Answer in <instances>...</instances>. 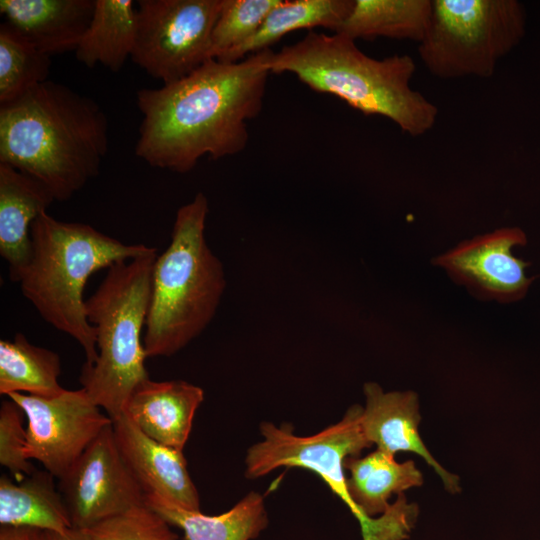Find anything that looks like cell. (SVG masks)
<instances>
[{"label":"cell","mask_w":540,"mask_h":540,"mask_svg":"<svg viewBox=\"0 0 540 540\" xmlns=\"http://www.w3.org/2000/svg\"><path fill=\"white\" fill-rule=\"evenodd\" d=\"M432 0H354L337 32L353 40L386 37L420 43L428 30Z\"/></svg>","instance_id":"obj_23"},{"label":"cell","mask_w":540,"mask_h":540,"mask_svg":"<svg viewBox=\"0 0 540 540\" xmlns=\"http://www.w3.org/2000/svg\"><path fill=\"white\" fill-rule=\"evenodd\" d=\"M50 58L3 22L0 25V105L19 99L47 81Z\"/></svg>","instance_id":"obj_25"},{"label":"cell","mask_w":540,"mask_h":540,"mask_svg":"<svg viewBox=\"0 0 540 540\" xmlns=\"http://www.w3.org/2000/svg\"><path fill=\"white\" fill-rule=\"evenodd\" d=\"M353 6L354 0H279L259 29L220 62H238L247 54L270 49L283 36L296 30L325 27L335 33Z\"/></svg>","instance_id":"obj_21"},{"label":"cell","mask_w":540,"mask_h":540,"mask_svg":"<svg viewBox=\"0 0 540 540\" xmlns=\"http://www.w3.org/2000/svg\"><path fill=\"white\" fill-rule=\"evenodd\" d=\"M222 0H138L130 59L169 84L210 60L211 38Z\"/></svg>","instance_id":"obj_9"},{"label":"cell","mask_w":540,"mask_h":540,"mask_svg":"<svg viewBox=\"0 0 540 540\" xmlns=\"http://www.w3.org/2000/svg\"><path fill=\"white\" fill-rule=\"evenodd\" d=\"M145 504L170 526L183 531V540H252L268 525L264 497L250 492L230 510L220 515L184 509L154 494H146Z\"/></svg>","instance_id":"obj_18"},{"label":"cell","mask_w":540,"mask_h":540,"mask_svg":"<svg viewBox=\"0 0 540 540\" xmlns=\"http://www.w3.org/2000/svg\"><path fill=\"white\" fill-rule=\"evenodd\" d=\"M279 0H222L211 38L210 57L222 61L262 25Z\"/></svg>","instance_id":"obj_26"},{"label":"cell","mask_w":540,"mask_h":540,"mask_svg":"<svg viewBox=\"0 0 540 540\" xmlns=\"http://www.w3.org/2000/svg\"><path fill=\"white\" fill-rule=\"evenodd\" d=\"M526 243L522 229L500 228L461 242L433 263L477 297L516 302L525 297L535 279L526 273L529 262L513 253L514 248Z\"/></svg>","instance_id":"obj_12"},{"label":"cell","mask_w":540,"mask_h":540,"mask_svg":"<svg viewBox=\"0 0 540 540\" xmlns=\"http://www.w3.org/2000/svg\"><path fill=\"white\" fill-rule=\"evenodd\" d=\"M108 119L92 98L47 80L0 105V163L43 183L66 201L100 172Z\"/></svg>","instance_id":"obj_2"},{"label":"cell","mask_w":540,"mask_h":540,"mask_svg":"<svg viewBox=\"0 0 540 540\" xmlns=\"http://www.w3.org/2000/svg\"><path fill=\"white\" fill-rule=\"evenodd\" d=\"M95 0H1L4 22L38 50L75 51L92 19Z\"/></svg>","instance_id":"obj_16"},{"label":"cell","mask_w":540,"mask_h":540,"mask_svg":"<svg viewBox=\"0 0 540 540\" xmlns=\"http://www.w3.org/2000/svg\"><path fill=\"white\" fill-rule=\"evenodd\" d=\"M41 540H90L87 530L71 528L66 532L43 531Z\"/></svg>","instance_id":"obj_30"},{"label":"cell","mask_w":540,"mask_h":540,"mask_svg":"<svg viewBox=\"0 0 540 540\" xmlns=\"http://www.w3.org/2000/svg\"><path fill=\"white\" fill-rule=\"evenodd\" d=\"M363 391L365 406L361 425L368 441L391 456L400 451L416 453L434 469L449 492L457 493L459 478L434 459L419 435L417 394L413 391L385 392L375 382L365 383Z\"/></svg>","instance_id":"obj_14"},{"label":"cell","mask_w":540,"mask_h":540,"mask_svg":"<svg viewBox=\"0 0 540 540\" xmlns=\"http://www.w3.org/2000/svg\"><path fill=\"white\" fill-rule=\"evenodd\" d=\"M157 249L116 262L85 301L94 328L97 359L83 365L80 383L90 398L115 420L135 388L149 379L141 333L146 324Z\"/></svg>","instance_id":"obj_6"},{"label":"cell","mask_w":540,"mask_h":540,"mask_svg":"<svg viewBox=\"0 0 540 540\" xmlns=\"http://www.w3.org/2000/svg\"><path fill=\"white\" fill-rule=\"evenodd\" d=\"M136 34L133 0H95L92 19L75 56L89 68L101 64L118 72L131 57Z\"/></svg>","instance_id":"obj_22"},{"label":"cell","mask_w":540,"mask_h":540,"mask_svg":"<svg viewBox=\"0 0 540 540\" xmlns=\"http://www.w3.org/2000/svg\"><path fill=\"white\" fill-rule=\"evenodd\" d=\"M42 530L23 526H1L0 540H41Z\"/></svg>","instance_id":"obj_29"},{"label":"cell","mask_w":540,"mask_h":540,"mask_svg":"<svg viewBox=\"0 0 540 540\" xmlns=\"http://www.w3.org/2000/svg\"><path fill=\"white\" fill-rule=\"evenodd\" d=\"M31 238L32 257L18 282L21 292L48 324L80 344L84 365L90 366L97 347L83 298L87 280L154 247L125 244L89 224L61 221L47 212L33 222Z\"/></svg>","instance_id":"obj_4"},{"label":"cell","mask_w":540,"mask_h":540,"mask_svg":"<svg viewBox=\"0 0 540 540\" xmlns=\"http://www.w3.org/2000/svg\"><path fill=\"white\" fill-rule=\"evenodd\" d=\"M87 532L90 540H177L170 525L146 505L107 518Z\"/></svg>","instance_id":"obj_27"},{"label":"cell","mask_w":540,"mask_h":540,"mask_svg":"<svg viewBox=\"0 0 540 540\" xmlns=\"http://www.w3.org/2000/svg\"><path fill=\"white\" fill-rule=\"evenodd\" d=\"M363 407L351 406L343 418L317 434L297 436L290 425L260 424L263 440L245 457V477L257 479L280 467H300L316 473L351 510L361 525L363 540H402L413 523L406 506L397 501L377 519H365L352 502L344 472L346 458L359 456L372 444L362 430Z\"/></svg>","instance_id":"obj_7"},{"label":"cell","mask_w":540,"mask_h":540,"mask_svg":"<svg viewBox=\"0 0 540 540\" xmlns=\"http://www.w3.org/2000/svg\"><path fill=\"white\" fill-rule=\"evenodd\" d=\"M47 470L36 469L17 482L0 477V524L63 533L73 528L64 499Z\"/></svg>","instance_id":"obj_19"},{"label":"cell","mask_w":540,"mask_h":540,"mask_svg":"<svg viewBox=\"0 0 540 540\" xmlns=\"http://www.w3.org/2000/svg\"><path fill=\"white\" fill-rule=\"evenodd\" d=\"M268 67L271 73H293L312 90L337 96L365 115L383 116L413 137L430 131L438 117V107L411 87L416 64L410 55L372 58L339 33L310 31L273 52Z\"/></svg>","instance_id":"obj_3"},{"label":"cell","mask_w":540,"mask_h":540,"mask_svg":"<svg viewBox=\"0 0 540 540\" xmlns=\"http://www.w3.org/2000/svg\"><path fill=\"white\" fill-rule=\"evenodd\" d=\"M27 421L26 457L61 478L113 420L101 412L84 388L43 397L24 393L9 396Z\"/></svg>","instance_id":"obj_10"},{"label":"cell","mask_w":540,"mask_h":540,"mask_svg":"<svg viewBox=\"0 0 540 540\" xmlns=\"http://www.w3.org/2000/svg\"><path fill=\"white\" fill-rule=\"evenodd\" d=\"M272 54L266 49L234 63L210 59L180 80L140 89L136 155L154 168L187 173L204 156L243 151L247 122L263 107Z\"/></svg>","instance_id":"obj_1"},{"label":"cell","mask_w":540,"mask_h":540,"mask_svg":"<svg viewBox=\"0 0 540 540\" xmlns=\"http://www.w3.org/2000/svg\"><path fill=\"white\" fill-rule=\"evenodd\" d=\"M55 201L37 179L0 163V255L19 282L32 257L33 222Z\"/></svg>","instance_id":"obj_17"},{"label":"cell","mask_w":540,"mask_h":540,"mask_svg":"<svg viewBox=\"0 0 540 540\" xmlns=\"http://www.w3.org/2000/svg\"><path fill=\"white\" fill-rule=\"evenodd\" d=\"M60 356L30 343L22 333L0 340V394L24 393L51 397L65 389L59 383Z\"/></svg>","instance_id":"obj_24"},{"label":"cell","mask_w":540,"mask_h":540,"mask_svg":"<svg viewBox=\"0 0 540 540\" xmlns=\"http://www.w3.org/2000/svg\"><path fill=\"white\" fill-rule=\"evenodd\" d=\"M430 24L419 43L426 69L445 80L489 78L524 34L515 0H432Z\"/></svg>","instance_id":"obj_8"},{"label":"cell","mask_w":540,"mask_h":540,"mask_svg":"<svg viewBox=\"0 0 540 540\" xmlns=\"http://www.w3.org/2000/svg\"><path fill=\"white\" fill-rule=\"evenodd\" d=\"M207 197L197 193L181 206L166 250L157 256L143 338L147 357H169L199 336L214 318L226 279L209 248Z\"/></svg>","instance_id":"obj_5"},{"label":"cell","mask_w":540,"mask_h":540,"mask_svg":"<svg viewBox=\"0 0 540 540\" xmlns=\"http://www.w3.org/2000/svg\"><path fill=\"white\" fill-rule=\"evenodd\" d=\"M25 414L19 405L7 397L0 406V464L19 482L36 468L26 457L27 430L23 426Z\"/></svg>","instance_id":"obj_28"},{"label":"cell","mask_w":540,"mask_h":540,"mask_svg":"<svg viewBox=\"0 0 540 540\" xmlns=\"http://www.w3.org/2000/svg\"><path fill=\"white\" fill-rule=\"evenodd\" d=\"M344 468L350 472L347 489L350 498L365 519L384 515L392 504L388 500L393 494L419 487L423 474L412 460L397 462L378 449L364 457L346 458Z\"/></svg>","instance_id":"obj_20"},{"label":"cell","mask_w":540,"mask_h":540,"mask_svg":"<svg viewBox=\"0 0 540 540\" xmlns=\"http://www.w3.org/2000/svg\"><path fill=\"white\" fill-rule=\"evenodd\" d=\"M203 400L204 391L197 385L149 378L135 388L124 413L151 439L183 451Z\"/></svg>","instance_id":"obj_15"},{"label":"cell","mask_w":540,"mask_h":540,"mask_svg":"<svg viewBox=\"0 0 540 540\" xmlns=\"http://www.w3.org/2000/svg\"><path fill=\"white\" fill-rule=\"evenodd\" d=\"M58 480L74 528L87 530L107 518L146 505V492L118 449L113 423Z\"/></svg>","instance_id":"obj_11"},{"label":"cell","mask_w":540,"mask_h":540,"mask_svg":"<svg viewBox=\"0 0 540 540\" xmlns=\"http://www.w3.org/2000/svg\"><path fill=\"white\" fill-rule=\"evenodd\" d=\"M113 431L123 460L146 494L200 511L199 493L181 450L151 439L125 413L113 420Z\"/></svg>","instance_id":"obj_13"}]
</instances>
